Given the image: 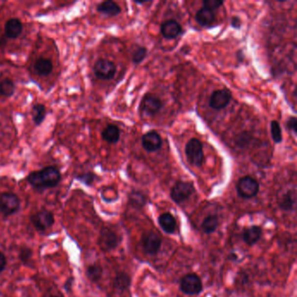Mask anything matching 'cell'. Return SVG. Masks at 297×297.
<instances>
[{
  "label": "cell",
  "instance_id": "obj_20",
  "mask_svg": "<svg viewBox=\"0 0 297 297\" xmlns=\"http://www.w3.org/2000/svg\"><path fill=\"white\" fill-rule=\"evenodd\" d=\"M262 228L257 226H253L243 232V241L248 245H254L257 243L262 236Z\"/></svg>",
  "mask_w": 297,
  "mask_h": 297
},
{
  "label": "cell",
  "instance_id": "obj_4",
  "mask_svg": "<svg viewBox=\"0 0 297 297\" xmlns=\"http://www.w3.org/2000/svg\"><path fill=\"white\" fill-rule=\"evenodd\" d=\"M237 192L243 198L249 199L258 194L259 183L250 176H244L239 180Z\"/></svg>",
  "mask_w": 297,
  "mask_h": 297
},
{
  "label": "cell",
  "instance_id": "obj_2",
  "mask_svg": "<svg viewBox=\"0 0 297 297\" xmlns=\"http://www.w3.org/2000/svg\"><path fill=\"white\" fill-rule=\"evenodd\" d=\"M185 153L188 162L196 167H201L204 162V152L202 143L196 138L188 141L185 148Z\"/></svg>",
  "mask_w": 297,
  "mask_h": 297
},
{
  "label": "cell",
  "instance_id": "obj_1",
  "mask_svg": "<svg viewBox=\"0 0 297 297\" xmlns=\"http://www.w3.org/2000/svg\"><path fill=\"white\" fill-rule=\"evenodd\" d=\"M60 179L59 169L54 167H47L40 171L31 173L27 177L28 182L37 189L54 188L59 183Z\"/></svg>",
  "mask_w": 297,
  "mask_h": 297
},
{
  "label": "cell",
  "instance_id": "obj_5",
  "mask_svg": "<svg viewBox=\"0 0 297 297\" xmlns=\"http://www.w3.org/2000/svg\"><path fill=\"white\" fill-rule=\"evenodd\" d=\"M163 104L154 94H146L141 102V111L145 116H153L160 112Z\"/></svg>",
  "mask_w": 297,
  "mask_h": 297
},
{
  "label": "cell",
  "instance_id": "obj_24",
  "mask_svg": "<svg viewBox=\"0 0 297 297\" xmlns=\"http://www.w3.org/2000/svg\"><path fill=\"white\" fill-rule=\"evenodd\" d=\"M32 115H33V122L36 125H39L45 121L47 115V109L43 104H37L32 108Z\"/></svg>",
  "mask_w": 297,
  "mask_h": 297
},
{
  "label": "cell",
  "instance_id": "obj_19",
  "mask_svg": "<svg viewBox=\"0 0 297 297\" xmlns=\"http://www.w3.org/2000/svg\"><path fill=\"white\" fill-rule=\"evenodd\" d=\"M121 130L117 125H108L102 132V138L110 144H114L120 140Z\"/></svg>",
  "mask_w": 297,
  "mask_h": 297
},
{
  "label": "cell",
  "instance_id": "obj_25",
  "mask_svg": "<svg viewBox=\"0 0 297 297\" xmlns=\"http://www.w3.org/2000/svg\"><path fill=\"white\" fill-rule=\"evenodd\" d=\"M15 93V85L11 79H4L0 82V95L11 97Z\"/></svg>",
  "mask_w": 297,
  "mask_h": 297
},
{
  "label": "cell",
  "instance_id": "obj_36",
  "mask_svg": "<svg viewBox=\"0 0 297 297\" xmlns=\"http://www.w3.org/2000/svg\"><path fill=\"white\" fill-rule=\"evenodd\" d=\"M231 25H232V26L235 28V29H240L241 25H242V21L239 19L238 17H234V18L232 19Z\"/></svg>",
  "mask_w": 297,
  "mask_h": 297
},
{
  "label": "cell",
  "instance_id": "obj_35",
  "mask_svg": "<svg viewBox=\"0 0 297 297\" xmlns=\"http://www.w3.org/2000/svg\"><path fill=\"white\" fill-rule=\"evenodd\" d=\"M248 140L249 141L250 140V136H249V134H248L247 132L243 133L238 139V144L241 146V148H242V146L247 145L248 144Z\"/></svg>",
  "mask_w": 297,
  "mask_h": 297
},
{
  "label": "cell",
  "instance_id": "obj_12",
  "mask_svg": "<svg viewBox=\"0 0 297 297\" xmlns=\"http://www.w3.org/2000/svg\"><path fill=\"white\" fill-rule=\"evenodd\" d=\"M143 148L148 152H156L162 145V139L156 131H150L141 138Z\"/></svg>",
  "mask_w": 297,
  "mask_h": 297
},
{
  "label": "cell",
  "instance_id": "obj_18",
  "mask_svg": "<svg viewBox=\"0 0 297 297\" xmlns=\"http://www.w3.org/2000/svg\"><path fill=\"white\" fill-rule=\"evenodd\" d=\"M159 224L163 230L168 234H173L176 229V221L169 213H165L159 217Z\"/></svg>",
  "mask_w": 297,
  "mask_h": 297
},
{
  "label": "cell",
  "instance_id": "obj_27",
  "mask_svg": "<svg viewBox=\"0 0 297 297\" xmlns=\"http://www.w3.org/2000/svg\"><path fill=\"white\" fill-rule=\"evenodd\" d=\"M87 275L91 281L98 282L99 280L101 278V267L99 266V265H92V266L88 267Z\"/></svg>",
  "mask_w": 297,
  "mask_h": 297
},
{
  "label": "cell",
  "instance_id": "obj_14",
  "mask_svg": "<svg viewBox=\"0 0 297 297\" xmlns=\"http://www.w3.org/2000/svg\"><path fill=\"white\" fill-rule=\"evenodd\" d=\"M160 31L165 39H173L180 35L182 28L176 20H169L162 24Z\"/></svg>",
  "mask_w": 297,
  "mask_h": 297
},
{
  "label": "cell",
  "instance_id": "obj_7",
  "mask_svg": "<svg viewBox=\"0 0 297 297\" xmlns=\"http://www.w3.org/2000/svg\"><path fill=\"white\" fill-rule=\"evenodd\" d=\"M19 197L12 193H4L0 196V212L4 215H12L19 210Z\"/></svg>",
  "mask_w": 297,
  "mask_h": 297
},
{
  "label": "cell",
  "instance_id": "obj_17",
  "mask_svg": "<svg viewBox=\"0 0 297 297\" xmlns=\"http://www.w3.org/2000/svg\"><path fill=\"white\" fill-rule=\"evenodd\" d=\"M197 23L202 26H209L215 21V12L207 10L206 8H200L196 15Z\"/></svg>",
  "mask_w": 297,
  "mask_h": 297
},
{
  "label": "cell",
  "instance_id": "obj_28",
  "mask_svg": "<svg viewBox=\"0 0 297 297\" xmlns=\"http://www.w3.org/2000/svg\"><path fill=\"white\" fill-rule=\"evenodd\" d=\"M130 284V279L128 275L125 274H118L114 281V285L120 290H125Z\"/></svg>",
  "mask_w": 297,
  "mask_h": 297
},
{
  "label": "cell",
  "instance_id": "obj_16",
  "mask_svg": "<svg viewBox=\"0 0 297 297\" xmlns=\"http://www.w3.org/2000/svg\"><path fill=\"white\" fill-rule=\"evenodd\" d=\"M97 11L104 15L114 17L119 15L122 12V8L120 7V5L117 3L108 0L99 4L97 6Z\"/></svg>",
  "mask_w": 297,
  "mask_h": 297
},
{
  "label": "cell",
  "instance_id": "obj_6",
  "mask_svg": "<svg viewBox=\"0 0 297 297\" xmlns=\"http://www.w3.org/2000/svg\"><path fill=\"white\" fill-rule=\"evenodd\" d=\"M94 74L103 80H108L114 77L116 74V66L108 59H99L94 67Z\"/></svg>",
  "mask_w": 297,
  "mask_h": 297
},
{
  "label": "cell",
  "instance_id": "obj_8",
  "mask_svg": "<svg viewBox=\"0 0 297 297\" xmlns=\"http://www.w3.org/2000/svg\"><path fill=\"white\" fill-rule=\"evenodd\" d=\"M180 289L186 295H197L202 290V282L196 274H188L182 278L180 282Z\"/></svg>",
  "mask_w": 297,
  "mask_h": 297
},
{
  "label": "cell",
  "instance_id": "obj_9",
  "mask_svg": "<svg viewBox=\"0 0 297 297\" xmlns=\"http://www.w3.org/2000/svg\"><path fill=\"white\" fill-rule=\"evenodd\" d=\"M232 99L231 92L227 89H219L211 94L209 106L214 110H223L226 108Z\"/></svg>",
  "mask_w": 297,
  "mask_h": 297
},
{
  "label": "cell",
  "instance_id": "obj_31",
  "mask_svg": "<svg viewBox=\"0 0 297 297\" xmlns=\"http://www.w3.org/2000/svg\"><path fill=\"white\" fill-rule=\"evenodd\" d=\"M130 200L133 205H137V206H143L145 205L146 199L145 196H143L141 193H133L130 196Z\"/></svg>",
  "mask_w": 297,
  "mask_h": 297
},
{
  "label": "cell",
  "instance_id": "obj_22",
  "mask_svg": "<svg viewBox=\"0 0 297 297\" xmlns=\"http://www.w3.org/2000/svg\"><path fill=\"white\" fill-rule=\"evenodd\" d=\"M296 204V193L294 191H289L282 196V200L280 202V207L283 210L290 211L292 210Z\"/></svg>",
  "mask_w": 297,
  "mask_h": 297
},
{
  "label": "cell",
  "instance_id": "obj_37",
  "mask_svg": "<svg viewBox=\"0 0 297 297\" xmlns=\"http://www.w3.org/2000/svg\"><path fill=\"white\" fill-rule=\"evenodd\" d=\"M5 265H6L5 256H4V254L2 252H0V273L4 270Z\"/></svg>",
  "mask_w": 297,
  "mask_h": 297
},
{
  "label": "cell",
  "instance_id": "obj_11",
  "mask_svg": "<svg viewBox=\"0 0 297 297\" xmlns=\"http://www.w3.org/2000/svg\"><path fill=\"white\" fill-rule=\"evenodd\" d=\"M120 243V239L114 231L109 228H104L100 233L99 238V244L101 249L105 251L112 250L118 246Z\"/></svg>",
  "mask_w": 297,
  "mask_h": 297
},
{
  "label": "cell",
  "instance_id": "obj_38",
  "mask_svg": "<svg viewBox=\"0 0 297 297\" xmlns=\"http://www.w3.org/2000/svg\"><path fill=\"white\" fill-rule=\"evenodd\" d=\"M49 297H63L61 295H51Z\"/></svg>",
  "mask_w": 297,
  "mask_h": 297
},
{
  "label": "cell",
  "instance_id": "obj_26",
  "mask_svg": "<svg viewBox=\"0 0 297 297\" xmlns=\"http://www.w3.org/2000/svg\"><path fill=\"white\" fill-rule=\"evenodd\" d=\"M270 131L271 136L275 143H281L282 141V133L281 125L279 122L273 121L270 124Z\"/></svg>",
  "mask_w": 297,
  "mask_h": 297
},
{
  "label": "cell",
  "instance_id": "obj_32",
  "mask_svg": "<svg viewBox=\"0 0 297 297\" xmlns=\"http://www.w3.org/2000/svg\"><path fill=\"white\" fill-rule=\"evenodd\" d=\"M31 250L30 248H24L20 251V257L21 259V261L23 262H26L31 259Z\"/></svg>",
  "mask_w": 297,
  "mask_h": 297
},
{
  "label": "cell",
  "instance_id": "obj_34",
  "mask_svg": "<svg viewBox=\"0 0 297 297\" xmlns=\"http://www.w3.org/2000/svg\"><path fill=\"white\" fill-rule=\"evenodd\" d=\"M78 180H81L82 182L86 184V185H91V184L94 182V173H91L83 174V175L78 177Z\"/></svg>",
  "mask_w": 297,
  "mask_h": 297
},
{
  "label": "cell",
  "instance_id": "obj_29",
  "mask_svg": "<svg viewBox=\"0 0 297 297\" xmlns=\"http://www.w3.org/2000/svg\"><path fill=\"white\" fill-rule=\"evenodd\" d=\"M148 54V50L144 47H138L133 54V61L135 64H140L145 59L146 56Z\"/></svg>",
  "mask_w": 297,
  "mask_h": 297
},
{
  "label": "cell",
  "instance_id": "obj_23",
  "mask_svg": "<svg viewBox=\"0 0 297 297\" xmlns=\"http://www.w3.org/2000/svg\"><path fill=\"white\" fill-rule=\"evenodd\" d=\"M218 225H219L218 217L215 215H210L204 220L202 223V229L206 234H211L216 230Z\"/></svg>",
  "mask_w": 297,
  "mask_h": 297
},
{
  "label": "cell",
  "instance_id": "obj_21",
  "mask_svg": "<svg viewBox=\"0 0 297 297\" xmlns=\"http://www.w3.org/2000/svg\"><path fill=\"white\" fill-rule=\"evenodd\" d=\"M52 69H53V65L50 59L41 58L38 59L34 65V70L37 73V74L40 76H47L50 74Z\"/></svg>",
  "mask_w": 297,
  "mask_h": 297
},
{
  "label": "cell",
  "instance_id": "obj_30",
  "mask_svg": "<svg viewBox=\"0 0 297 297\" xmlns=\"http://www.w3.org/2000/svg\"><path fill=\"white\" fill-rule=\"evenodd\" d=\"M223 4L224 2L221 0H205L203 1V8L214 12L215 10H217L221 6H223Z\"/></svg>",
  "mask_w": 297,
  "mask_h": 297
},
{
  "label": "cell",
  "instance_id": "obj_10",
  "mask_svg": "<svg viewBox=\"0 0 297 297\" xmlns=\"http://www.w3.org/2000/svg\"><path fill=\"white\" fill-rule=\"evenodd\" d=\"M31 222L38 230L45 231L53 225L54 217L51 212L44 209L33 215L31 217Z\"/></svg>",
  "mask_w": 297,
  "mask_h": 297
},
{
  "label": "cell",
  "instance_id": "obj_13",
  "mask_svg": "<svg viewBox=\"0 0 297 297\" xmlns=\"http://www.w3.org/2000/svg\"><path fill=\"white\" fill-rule=\"evenodd\" d=\"M161 239L154 233H149L142 240V247L146 254L154 255L160 250L161 247Z\"/></svg>",
  "mask_w": 297,
  "mask_h": 297
},
{
  "label": "cell",
  "instance_id": "obj_33",
  "mask_svg": "<svg viewBox=\"0 0 297 297\" xmlns=\"http://www.w3.org/2000/svg\"><path fill=\"white\" fill-rule=\"evenodd\" d=\"M297 120L296 117H290L287 122V127L294 134H297Z\"/></svg>",
  "mask_w": 297,
  "mask_h": 297
},
{
  "label": "cell",
  "instance_id": "obj_15",
  "mask_svg": "<svg viewBox=\"0 0 297 297\" xmlns=\"http://www.w3.org/2000/svg\"><path fill=\"white\" fill-rule=\"evenodd\" d=\"M23 31V25L18 19H11L7 20L4 25L5 35L9 39H16L21 34Z\"/></svg>",
  "mask_w": 297,
  "mask_h": 297
},
{
  "label": "cell",
  "instance_id": "obj_3",
  "mask_svg": "<svg viewBox=\"0 0 297 297\" xmlns=\"http://www.w3.org/2000/svg\"><path fill=\"white\" fill-rule=\"evenodd\" d=\"M194 184L191 182L178 181L171 189L170 196L174 202L179 204L188 199L194 194Z\"/></svg>",
  "mask_w": 297,
  "mask_h": 297
}]
</instances>
